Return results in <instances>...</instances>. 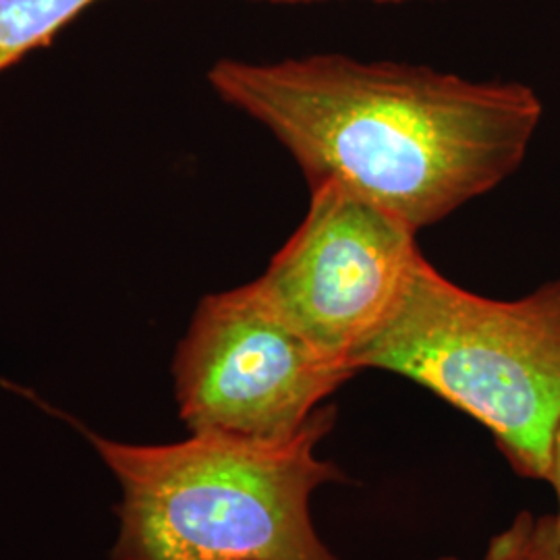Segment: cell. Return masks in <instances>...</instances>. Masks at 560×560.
Listing matches in <instances>:
<instances>
[{"instance_id": "8", "label": "cell", "mask_w": 560, "mask_h": 560, "mask_svg": "<svg viewBox=\"0 0 560 560\" xmlns=\"http://www.w3.org/2000/svg\"><path fill=\"white\" fill-rule=\"evenodd\" d=\"M523 560H560V541L555 534L552 515L532 521L523 546Z\"/></svg>"}, {"instance_id": "10", "label": "cell", "mask_w": 560, "mask_h": 560, "mask_svg": "<svg viewBox=\"0 0 560 560\" xmlns=\"http://www.w3.org/2000/svg\"><path fill=\"white\" fill-rule=\"evenodd\" d=\"M256 2H270V4H312V2H326V0H256ZM376 4H411V2H439V0H370Z\"/></svg>"}, {"instance_id": "2", "label": "cell", "mask_w": 560, "mask_h": 560, "mask_svg": "<svg viewBox=\"0 0 560 560\" xmlns=\"http://www.w3.org/2000/svg\"><path fill=\"white\" fill-rule=\"evenodd\" d=\"M335 421L322 405L289 441L200 432L171 444L80 425L120 488L113 560H340L310 515L314 490L347 481L316 455Z\"/></svg>"}, {"instance_id": "4", "label": "cell", "mask_w": 560, "mask_h": 560, "mask_svg": "<svg viewBox=\"0 0 560 560\" xmlns=\"http://www.w3.org/2000/svg\"><path fill=\"white\" fill-rule=\"evenodd\" d=\"M355 374L289 320L256 280L206 295L173 360L189 434L264 442L298 436Z\"/></svg>"}, {"instance_id": "5", "label": "cell", "mask_w": 560, "mask_h": 560, "mask_svg": "<svg viewBox=\"0 0 560 560\" xmlns=\"http://www.w3.org/2000/svg\"><path fill=\"white\" fill-rule=\"evenodd\" d=\"M420 260L416 229L326 179L312 185L305 219L256 282L310 339L353 368V355L393 316Z\"/></svg>"}, {"instance_id": "7", "label": "cell", "mask_w": 560, "mask_h": 560, "mask_svg": "<svg viewBox=\"0 0 560 560\" xmlns=\"http://www.w3.org/2000/svg\"><path fill=\"white\" fill-rule=\"evenodd\" d=\"M532 521H534V515L529 511L520 513L504 532L490 540L480 560H523V546H525V538H527ZM441 560L460 559L444 557Z\"/></svg>"}, {"instance_id": "1", "label": "cell", "mask_w": 560, "mask_h": 560, "mask_svg": "<svg viewBox=\"0 0 560 560\" xmlns=\"http://www.w3.org/2000/svg\"><path fill=\"white\" fill-rule=\"evenodd\" d=\"M208 81L279 140L310 185L340 180L418 233L511 177L541 119L529 85L393 60L221 59Z\"/></svg>"}, {"instance_id": "6", "label": "cell", "mask_w": 560, "mask_h": 560, "mask_svg": "<svg viewBox=\"0 0 560 560\" xmlns=\"http://www.w3.org/2000/svg\"><path fill=\"white\" fill-rule=\"evenodd\" d=\"M98 0H0V73L46 46Z\"/></svg>"}, {"instance_id": "3", "label": "cell", "mask_w": 560, "mask_h": 560, "mask_svg": "<svg viewBox=\"0 0 560 560\" xmlns=\"http://www.w3.org/2000/svg\"><path fill=\"white\" fill-rule=\"evenodd\" d=\"M353 368L413 381L480 421L525 480L546 481L560 421V279L490 300L421 256L399 305Z\"/></svg>"}, {"instance_id": "9", "label": "cell", "mask_w": 560, "mask_h": 560, "mask_svg": "<svg viewBox=\"0 0 560 560\" xmlns=\"http://www.w3.org/2000/svg\"><path fill=\"white\" fill-rule=\"evenodd\" d=\"M546 481L555 488V494H557V502H559V511L552 515V523H555V534H557V540L560 541V421L555 430V436H552V446H550V467H548V478Z\"/></svg>"}]
</instances>
